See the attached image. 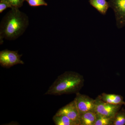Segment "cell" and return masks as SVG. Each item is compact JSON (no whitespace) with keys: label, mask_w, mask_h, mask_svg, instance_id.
<instances>
[{"label":"cell","mask_w":125,"mask_h":125,"mask_svg":"<svg viewBox=\"0 0 125 125\" xmlns=\"http://www.w3.org/2000/svg\"><path fill=\"white\" fill-rule=\"evenodd\" d=\"M29 19L26 14L19 8L13 7L2 18L0 25V43L3 39L13 40L24 32L29 25Z\"/></svg>","instance_id":"obj_1"},{"label":"cell","mask_w":125,"mask_h":125,"mask_svg":"<svg viewBox=\"0 0 125 125\" xmlns=\"http://www.w3.org/2000/svg\"><path fill=\"white\" fill-rule=\"evenodd\" d=\"M84 80L80 74L72 71L65 72L59 75L45 94L60 96L79 93L84 85Z\"/></svg>","instance_id":"obj_2"},{"label":"cell","mask_w":125,"mask_h":125,"mask_svg":"<svg viewBox=\"0 0 125 125\" xmlns=\"http://www.w3.org/2000/svg\"><path fill=\"white\" fill-rule=\"evenodd\" d=\"M22 54L20 55L18 51L5 49L0 52V64L2 67L10 68L15 65L24 64V62L21 60Z\"/></svg>","instance_id":"obj_3"},{"label":"cell","mask_w":125,"mask_h":125,"mask_svg":"<svg viewBox=\"0 0 125 125\" xmlns=\"http://www.w3.org/2000/svg\"><path fill=\"white\" fill-rule=\"evenodd\" d=\"M122 105L105 102L98 96L95 99V112L108 117H114Z\"/></svg>","instance_id":"obj_4"},{"label":"cell","mask_w":125,"mask_h":125,"mask_svg":"<svg viewBox=\"0 0 125 125\" xmlns=\"http://www.w3.org/2000/svg\"><path fill=\"white\" fill-rule=\"evenodd\" d=\"M109 6L114 11L117 27L125 26V0H109Z\"/></svg>","instance_id":"obj_5"},{"label":"cell","mask_w":125,"mask_h":125,"mask_svg":"<svg viewBox=\"0 0 125 125\" xmlns=\"http://www.w3.org/2000/svg\"><path fill=\"white\" fill-rule=\"evenodd\" d=\"M74 100L80 115L88 112H95V99L91 98L88 96L79 93L76 94Z\"/></svg>","instance_id":"obj_6"},{"label":"cell","mask_w":125,"mask_h":125,"mask_svg":"<svg viewBox=\"0 0 125 125\" xmlns=\"http://www.w3.org/2000/svg\"><path fill=\"white\" fill-rule=\"evenodd\" d=\"M55 115L66 116L71 120L77 122L79 125L80 114L74 100L60 108Z\"/></svg>","instance_id":"obj_7"},{"label":"cell","mask_w":125,"mask_h":125,"mask_svg":"<svg viewBox=\"0 0 125 125\" xmlns=\"http://www.w3.org/2000/svg\"><path fill=\"white\" fill-rule=\"evenodd\" d=\"M98 97L105 102L114 105H125V102L123 100V97L121 95L103 93Z\"/></svg>","instance_id":"obj_8"},{"label":"cell","mask_w":125,"mask_h":125,"mask_svg":"<svg viewBox=\"0 0 125 125\" xmlns=\"http://www.w3.org/2000/svg\"><path fill=\"white\" fill-rule=\"evenodd\" d=\"M90 4L101 14L105 15L110 6L106 0H89Z\"/></svg>","instance_id":"obj_9"},{"label":"cell","mask_w":125,"mask_h":125,"mask_svg":"<svg viewBox=\"0 0 125 125\" xmlns=\"http://www.w3.org/2000/svg\"><path fill=\"white\" fill-rule=\"evenodd\" d=\"M96 113L88 112L80 115L79 125H94L96 119Z\"/></svg>","instance_id":"obj_10"},{"label":"cell","mask_w":125,"mask_h":125,"mask_svg":"<svg viewBox=\"0 0 125 125\" xmlns=\"http://www.w3.org/2000/svg\"><path fill=\"white\" fill-rule=\"evenodd\" d=\"M52 120L56 125H79L77 122L64 115H55Z\"/></svg>","instance_id":"obj_11"},{"label":"cell","mask_w":125,"mask_h":125,"mask_svg":"<svg viewBox=\"0 0 125 125\" xmlns=\"http://www.w3.org/2000/svg\"><path fill=\"white\" fill-rule=\"evenodd\" d=\"M112 125H125V109L122 108L114 116Z\"/></svg>","instance_id":"obj_12"},{"label":"cell","mask_w":125,"mask_h":125,"mask_svg":"<svg viewBox=\"0 0 125 125\" xmlns=\"http://www.w3.org/2000/svg\"><path fill=\"white\" fill-rule=\"evenodd\" d=\"M96 119L94 125H112L114 117H109L96 113Z\"/></svg>","instance_id":"obj_13"},{"label":"cell","mask_w":125,"mask_h":125,"mask_svg":"<svg viewBox=\"0 0 125 125\" xmlns=\"http://www.w3.org/2000/svg\"><path fill=\"white\" fill-rule=\"evenodd\" d=\"M30 6L32 7H37L38 6H47L48 4L45 0H25Z\"/></svg>","instance_id":"obj_14"},{"label":"cell","mask_w":125,"mask_h":125,"mask_svg":"<svg viewBox=\"0 0 125 125\" xmlns=\"http://www.w3.org/2000/svg\"><path fill=\"white\" fill-rule=\"evenodd\" d=\"M8 8H12L9 1L7 0H0V13H1Z\"/></svg>","instance_id":"obj_15"},{"label":"cell","mask_w":125,"mask_h":125,"mask_svg":"<svg viewBox=\"0 0 125 125\" xmlns=\"http://www.w3.org/2000/svg\"><path fill=\"white\" fill-rule=\"evenodd\" d=\"M11 5L12 8H20L22 6L25 0H7Z\"/></svg>","instance_id":"obj_16"}]
</instances>
